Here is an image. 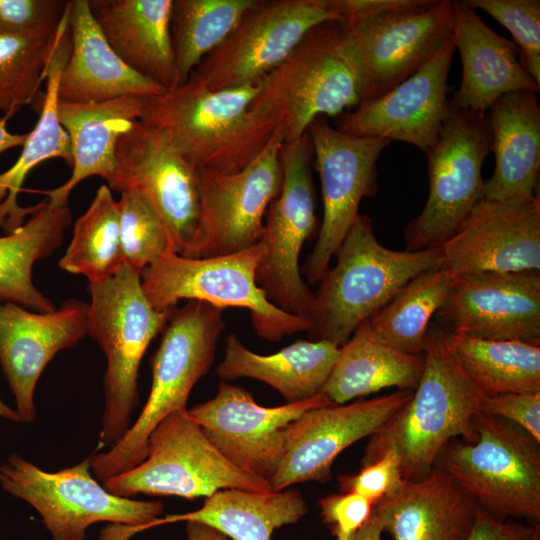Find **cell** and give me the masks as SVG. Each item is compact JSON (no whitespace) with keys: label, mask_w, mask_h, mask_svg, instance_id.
I'll list each match as a JSON object with an SVG mask.
<instances>
[{"label":"cell","mask_w":540,"mask_h":540,"mask_svg":"<svg viewBox=\"0 0 540 540\" xmlns=\"http://www.w3.org/2000/svg\"><path fill=\"white\" fill-rule=\"evenodd\" d=\"M258 92L259 81L211 90L192 72L185 83L149 97L139 121L195 169L237 172L258 156L277 129L251 109Z\"/></svg>","instance_id":"1"},{"label":"cell","mask_w":540,"mask_h":540,"mask_svg":"<svg viewBox=\"0 0 540 540\" xmlns=\"http://www.w3.org/2000/svg\"><path fill=\"white\" fill-rule=\"evenodd\" d=\"M423 356V373L412 397L369 437L361 460L365 466L392 450L407 481L425 478L450 440L475 439L473 418L485 396L461 369L440 326L428 329Z\"/></svg>","instance_id":"2"},{"label":"cell","mask_w":540,"mask_h":540,"mask_svg":"<svg viewBox=\"0 0 540 540\" xmlns=\"http://www.w3.org/2000/svg\"><path fill=\"white\" fill-rule=\"evenodd\" d=\"M336 264L321 278L306 316L308 337L344 345L355 329L419 273L439 266V246L396 251L376 238L359 214L337 249Z\"/></svg>","instance_id":"3"},{"label":"cell","mask_w":540,"mask_h":540,"mask_svg":"<svg viewBox=\"0 0 540 540\" xmlns=\"http://www.w3.org/2000/svg\"><path fill=\"white\" fill-rule=\"evenodd\" d=\"M224 329L223 310L210 303L187 300L173 309L152 358V385L141 413L119 442L89 456L98 481L103 483L141 463L158 423L172 412L187 410L193 387L214 362Z\"/></svg>","instance_id":"4"},{"label":"cell","mask_w":540,"mask_h":540,"mask_svg":"<svg viewBox=\"0 0 540 540\" xmlns=\"http://www.w3.org/2000/svg\"><path fill=\"white\" fill-rule=\"evenodd\" d=\"M140 277V271L124 263L110 278L88 286V335L106 358L104 409L96 451L114 446L129 430L138 405L142 358L174 309L156 310L144 294Z\"/></svg>","instance_id":"5"},{"label":"cell","mask_w":540,"mask_h":540,"mask_svg":"<svg viewBox=\"0 0 540 540\" xmlns=\"http://www.w3.org/2000/svg\"><path fill=\"white\" fill-rule=\"evenodd\" d=\"M342 31L340 20L317 25L259 80L251 109L282 131L284 143L302 138L317 118L339 117L359 105V81Z\"/></svg>","instance_id":"6"},{"label":"cell","mask_w":540,"mask_h":540,"mask_svg":"<svg viewBox=\"0 0 540 540\" xmlns=\"http://www.w3.org/2000/svg\"><path fill=\"white\" fill-rule=\"evenodd\" d=\"M476 437L454 438L438 453L434 468L450 476L497 519L540 520V443L504 419L473 418Z\"/></svg>","instance_id":"7"},{"label":"cell","mask_w":540,"mask_h":540,"mask_svg":"<svg viewBox=\"0 0 540 540\" xmlns=\"http://www.w3.org/2000/svg\"><path fill=\"white\" fill-rule=\"evenodd\" d=\"M261 242L242 251L207 258H187L170 252L141 271V286L159 311L175 308L180 300H200L222 310L248 309L256 333L269 342L308 330L305 318L271 303L256 283L264 257Z\"/></svg>","instance_id":"8"},{"label":"cell","mask_w":540,"mask_h":540,"mask_svg":"<svg viewBox=\"0 0 540 540\" xmlns=\"http://www.w3.org/2000/svg\"><path fill=\"white\" fill-rule=\"evenodd\" d=\"M110 493L185 499L210 497L225 489L269 492V481L249 474L227 460L208 440L187 410L163 418L149 435L145 459L104 481Z\"/></svg>","instance_id":"9"},{"label":"cell","mask_w":540,"mask_h":540,"mask_svg":"<svg viewBox=\"0 0 540 540\" xmlns=\"http://www.w3.org/2000/svg\"><path fill=\"white\" fill-rule=\"evenodd\" d=\"M343 22L360 104L386 94L421 69L452 38L453 1L414 0L406 7Z\"/></svg>","instance_id":"10"},{"label":"cell","mask_w":540,"mask_h":540,"mask_svg":"<svg viewBox=\"0 0 540 540\" xmlns=\"http://www.w3.org/2000/svg\"><path fill=\"white\" fill-rule=\"evenodd\" d=\"M0 487L33 507L52 540H85L98 522L143 526L160 517L163 504L107 491L93 476L89 457L55 472L17 453L0 463Z\"/></svg>","instance_id":"11"},{"label":"cell","mask_w":540,"mask_h":540,"mask_svg":"<svg viewBox=\"0 0 540 540\" xmlns=\"http://www.w3.org/2000/svg\"><path fill=\"white\" fill-rule=\"evenodd\" d=\"M492 152L486 113L449 104L438 138L426 154L429 194L422 211L405 228L407 251L441 245L483 199L482 165Z\"/></svg>","instance_id":"12"},{"label":"cell","mask_w":540,"mask_h":540,"mask_svg":"<svg viewBox=\"0 0 540 540\" xmlns=\"http://www.w3.org/2000/svg\"><path fill=\"white\" fill-rule=\"evenodd\" d=\"M284 143L277 128L258 156L237 172L197 170L200 212L187 258L233 254L260 242L266 211L283 182Z\"/></svg>","instance_id":"13"},{"label":"cell","mask_w":540,"mask_h":540,"mask_svg":"<svg viewBox=\"0 0 540 540\" xmlns=\"http://www.w3.org/2000/svg\"><path fill=\"white\" fill-rule=\"evenodd\" d=\"M312 155L307 133L281 147L283 182L265 214L260 240L265 254L256 273L271 303L305 319L314 293L302 279L299 256L316 228Z\"/></svg>","instance_id":"14"},{"label":"cell","mask_w":540,"mask_h":540,"mask_svg":"<svg viewBox=\"0 0 540 540\" xmlns=\"http://www.w3.org/2000/svg\"><path fill=\"white\" fill-rule=\"evenodd\" d=\"M307 134L321 181L323 219L301 273L315 284L360 214L362 199L377 193V160L390 141L347 134L325 117L314 120Z\"/></svg>","instance_id":"15"},{"label":"cell","mask_w":540,"mask_h":540,"mask_svg":"<svg viewBox=\"0 0 540 540\" xmlns=\"http://www.w3.org/2000/svg\"><path fill=\"white\" fill-rule=\"evenodd\" d=\"M339 20L327 0H257L193 73L211 90L258 82L314 27Z\"/></svg>","instance_id":"16"},{"label":"cell","mask_w":540,"mask_h":540,"mask_svg":"<svg viewBox=\"0 0 540 540\" xmlns=\"http://www.w3.org/2000/svg\"><path fill=\"white\" fill-rule=\"evenodd\" d=\"M331 404L320 392L305 401L266 407L248 390L221 381L212 399L187 414L227 460L270 482L284 455L286 428L306 411Z\"/></svg>","instance_id":"17"},{"label":"cell","mask_w":540,"mask_h":540,"mask_svg":"<svg viewBox=\"0 0 540 540\" xmlns=\"http://www.w3.org/2000/svg\"><path fill=\"white\" fill-rule=\"evenodd\" d=\"M116 161V172L107 186L120 193H139L163 223L174 251L182 254L199 220L197 169L139 120L119 137Z\"/></svg>","instance_id":"18"},{"label":"cell","mask_w":540,"mask_h":540,"mask_svg":"<svg viewBox=\"0 0 540 540\" xmlns=\"http://www.w3.org/2000/svg\"><path fill=\"white\" fill-rule=\"evenodd\" d=\"M439 253L454 277L540 270L539 197L480 200Z\"/></svg>","instance_id":"19"},{"label":"cell","mask_w":540,"mask_h":540,"mask_svg":"<svg viewBox=\"0 0 540 540\" xmlns=\"http://www.w3.org/2000/svg\"><path fill=\"white\" fill-rule=\"evenodd\" d=\"M411 390L310 409L285 432V450L270 480L273 491L307 481L331 478L336 457L353 443L370 437L412 397Z\"/></svg>","instance_id":"20"},{"label":"cell","mask_w":540,"mask_h":540,"mask_svg":"<svg viewBox=\"0 0 540 540\" xmlns=\"http://www.w3.org/2000/svg\"><path fill=\"white\" fill-rule=\"evenodd\" d=\"M436 315L447 333L540 345V270L454 277Z\"/></svg>","instance_id":"21"},{"label":"cell","mask_w":540,"mask_h":540,"mask_svg":"<svg viewBox=\"0 0 540 540\" xmlns=\"http://www.w3.org/2000/svg\"><path fill=\"white\" fill-rule=\"evenodd\" d=\"M89 303L65 300L50 312L0 302V367L22 423L37 416L34 393L48 363L88 335Z\"/></svg>","instance_id":"22"},{"label":"cell","mask_w":540,"mask_h":540,"mask_svg":"<svg viewBox=\"0 0 540 540\" xmlns=\"http://www.w3.org/2000/svg\"><path fill=\"white\" fill-rule=\"evenodd\" d=\"M454 50L451 38L412 76L381 97L337 117V129L355 136L409 143L427 154L449 108L447 81Z\"/></svg>","instance_id":"23"},{"label":"cell","mask_w":540,"mask_h":540,"mask_svg":"<svg viewBox=\"0 0 540 540\" xmlns=\"http://www.w3.org/2000/svg\"><path fill=\"white\" fill-rule=\"evenodd\" d=\"M453 11L452 38L462 64L461 82L450 100L453 106L486 113L506 93L539 91L513 42L489 28L465 0L453 1Z\"/></svg>","instance_id":"24"},{"label":"cell","mask_w":540,"mask_h":540,"mask_svg":"<svg viewBox=\"0 0 540 540\" xmlns=\"http://www.w3.org/2000/svg\"><path fill=\"white\" fill-rule=\"evenodd\" d=\"M71 48L58 82V98L95 103L123 96L153 97L167 89L130 68L111 48L91 14L89 0L68 4Z\"/></svg>","instance_id":"25"},{"label":"cell","mask_w":540,"mask_h":540,"mask_svg":"<svg viewBox=\"0 0 540 540\" xmlns=\"http://www.w3.org/2000/svg\"><path fill=\"white\" fill-rule=\"evenodd\" d=\"M478 508L450 476L433 468L421 480H405L372 512L394 540H466Z\"/></svg>","instance_id":"26"},{"label":"cell","mask_w":540,"mask_h":540,"mask_svg":"<svg viewBox=\"0 0 540 540\" xmlns=\"http://www.w3.org/2000/svg\"><path fill=\"white\" fill-rule=\"evenodd\" d=\"M173 0H89L92 16L115 53L166 89L178 85L171 42Z\"/></svg>","instance_id":"27"},{"label":"cell","mask_w":540,"mask_h":540,"mask_svg":"<svg viewBox=\"0 0 540 540\" xmlns=\"http://www.w3.org/2000/svg\"><path fill=\"white\" fill-rule=\"evenodd\" d=\"M148 98L123 96L95 103L58 100V117L71 141L73 164L64 184L44 192L50 203L68 204L71 191L91 176H100L107 183L113 178L118 139L141 119Z\"/></svg>","instance_id":"28"},{"label":"cell","mask_w":540,"mask_h":540,"mask_svg":"<svg viewBox=\"0 0 540 540\" xmlns=\"http://www.w3.org/2000/svg\"><path fill=\"white\" fill-rule=\"evenodd\" d=\"M495 167L485 179L486 200L533 197L540 169V106L536 91L518 90L489 108Z\"/></svg>","instance_id":"29"},{"label":"cell","mask_w":540,"mask_h":540,"mask_svg":"<svg viewBox=\"0 0 540 540\" xmlns=\"http://www.w3.org/2000/svg\"><path fill=\"white\" fill-rule=\"evenodd\" d=\"M339 349L328 341L298 340L274 354L260 355L245 347L236 334H230L216 373L222 380H259L277 390L287 403H297L322 391Z\"/></svg>","instance_id":"30"},{"label":"cell","mask_w":540,"mask_h":540,"mask_svg":"<svg viewBox=\"0 0 540 540\" xmlns=\"http://www.w3.org/2000/svg\"><path fill=\"white\" fill-rule=\"evenodd\" d=\"M71 48L68 6L59 23L56 44L46 75V91L39 119L27 134L22 152L8 170L0 173V229L14 232L33 212L35 205L21 207L17 196L28 173L41 162L61 158L72 167L73 153L70 138L58 117V82Z\"/></svg>","instance_id":"31"},{"label":"cell","mask_w":540,"mask_h":540,"mask_svg":"<svg viewBox=\"0 0 540 540\" xmlns=\"http://www.w3.org/2000/svg\"><path fill=\"white\" fill-rule=\"evenodd\" d=\"M307 511L302 494L293 488L269 492L225 489L207 497L194 511L158 517L138 531L176 522H197L233 540H271L275 529L298 522Z\"/></svg>","instance_id":"32"},{"label":"cell","mask_w":540,"mask_h":540,"mask_svg":"<svg viewBox=\"0 0 540 540\" xmlns=\"http://www.w3.org/2000/svg\"><path fill=\"white\" fill-rule=\"evenodd\" d=\"M71 223L66 205L46 198L19 228L0 237V302H11L36 312H50L55 304L32 280L34 264L52 255L62 244Z\"/></svg>","instance_id":"33"},{"label":"cell","mask_w":540,"mask_h":540,"mask_svg":"<svg viewBox=\"0 0 540 540\" xmlns=\"http://www.w3.org/2000/svg\"><path fill=\"white\" fill-rule=\"evenodd\" d=\"M423 369V353L408 354L381 343L371 335L366 320L340 347L321 392L334 404H345L384 388L414 391Z\"/></svg>","instance_id":"34"},{"label":"cell","mask_w":540,"mask_h":540,"mask_svg":"<svg viewBox=\"0 0 540 540\" xmlns=\"http://www.w3.org/2000/svg\"><path fill=\"white\" fill-rule=\"evenodd\" d=\"M445 337L463 372L484 395L540 392V345L447 332Z\"/></svg>","instance_id":"35"},{"label":"cell","mask_w":540,"mask_h":540,"mask_svg":"<svg viewBox=\"0 0 540 540\" xmlns=\"http://www.w3.org/2000/svg\"><path fill=\"white\" fill-rule=\"evenodd\" d=\"M453 283L454 276L439 266L419 273L367 320L371 335L395 350L421 355L430 320Z\"/></svg>","instance_id":"36"},{"label":"cell","mask_w":540,"mask_h":540,"mask_svg":"<svg viewBox=\"0 0 540 540\" xmlns=\"http://www.w3.org/2000/svg\"><path fill=\"white\" fill-rule=\"evenodd\" d=\"M257 0H174L171 42L178 85L219 46Z\"/></svg>","instance_id":"37"},{"label":"cell","mask_w":540,"mask_h":540,"mask_svg":"<svg viewBox=\"0 0 540 540\" xmlns=\"http://www.w3.org/2000/svg\"><path fill=\"white\" fill-rule=\"evenodd\" d=\"M123 265L118 200L102 184L88 209L77 219L59 267L95 283L110 278Z\"/></svg>","instance_id":"38"},{"label":"cell","mask_w":540,"mask_h":540,"mask_svg":"<svg viewBox=\"0 0 540 540\" xmlns=\"http://www.w3.org/2000/svg\"><path fill=\"white\" fill-rule=\"evenodd\" d=\"M55 33L0 31V111L8 119L35 101L46 79L56 44Z\"/></svg>","instance_id":"39"},{"label":"cell","mask_w":540,"mask_h":540,"mask_svg":"<svg viewBox=\"0 0 540 540\" xmlns=\"http://www.w3.org/2000/svg\"><path fill=\"white\" fill-rule=\"evenodd\" d=\"M120 194V240L124 263L141 272L175 251L166 228L145 199L134 190Z\"/></svg>","instance_id":"40"},{"label":"cell","mask_w":540,"mask_h":540,"mask_svg":"<svg viewBox=\"0 0 540 540\" xmlns=\"http://www.w3.org/2000/svg\"><path fill=\"white\" fill-rule=\"evenodd\" d=\"M503 25L520 51V61L532 79L540 85V1L539 0H465Z\"/></svg>","instance_id":"41"},{"label":"cell","mask_w":540,"mask_h":540,"mask_svg":"<svg viewBox=\"0 0 540 540\" xmlns=\"http://www.w3.org/2000/svg\"><path fill=\"white\" fill-rule=\"evenodd\" d=\"M67 4L62 0H0V31L55 33Z\"/></svg>","instance_id":"42"},{"label":"cell","mask_w":540,"mask_h":540,"mask_svg":"<svg viewBox=\"0 0 540 540\" xmlns=\"http://www.w3.org/2000/svg\"><path fill=\"white\" fill-rule=\"evenodd\" d=\"M342 492H353L364 496L374 505L384 497L398 491L404 484L400 460L397 454L389 450L376 461L362 466L353 475L339 476Z\"/></svg>","instance_id":"43"},{"label":"cell","mask_w":540,"mask_h":540,"mask_svg":"<svg viewBox=\"0 0 540 540\" xmlns=\"http://www.w3.org/2000/svg\"><path fill=\"white\" fill-rule=\"evenodd\" d=\"M323 522L336 540H348L369 519L373 504L353 492H342L323 497L319 501Z\"/></svg>","instance_id":"44"},{"label":"cell","mask_w":540,"mask_h":540,"mask_svg":"<svg viewBox=\"0 0 540 540\" xmlns=\"http://www.w3.org/2000/svg\"><path fill=\"white\" fill-rule=\"evenodd\" d=\"M481 412L514 423L540 443V392L485 395Z\"/></svg>","instance_id":"45"},{"label":"cell","mask_w":540,"mask_h":540,"mask_svg":"<svg viewBox=\"0 0 540 540\" xmlns=\"http://www.w3.org/2000/svg\"><path fill=\"white\" fill-rule=\"evenodd\" d=\"M515 521L500 520L478 508L471 532L466 540H527L534 530Z\"/></svg>","instance_id":"46"},{"label":"cell","mask_w":540,"mask_h":540,"mask_svg":"<svg viewBox=\"0 0 540 540\" xmlns=\"http://www.w3.org/2000/svg\"><path fill=\"white\" fill-rule=\"evenodd\" d=\"M340 21H352L411 5L414 0H327Z\"/></svg>","instance_id":"47"},{"label":"cell","mask_w":540,"mask_h":540,"mask_svg":"<svg viewBox=\"0 0 540 540\" xmlns=\"http://www.w3.org/2000/svg\"><path fill=\"white\" fill-rule=\"evenodd\" d=\"M185 540H229L216 529L197 522H185Z\"/></svg>","instance_id":"48"},{"label":"cell","mask_w":540,"mask_h":540,"mask_svg":"<svg viewBox=\"0 0 540 540\" xmlns=\"http://www.w3.org/2000/svg\"><path fill=\"white\" fill-rule=\"evenodd\" d=\"M382 532L379 519L371 512L367 522L356 532L354 540H381Z\"/></svg>","instance_id":"49"},{"label":"cell","mask_w":540,"mask_h":540,"mask_svg":"<svg viewBox=\"0 0 540 540\" xmlns=\"http://www.w3.org/2000/svg\"><path fill=\"white\" fill-rule=\"evenodd\" d=\"M7 118L0 120V153L17 146H23L27 134H14L6 128Z\"/></svg>","instance_id":"50"},{"label":"cell","mask_w":540,"mask_h":540,"mask_svg":"<svg viewBox=\"0 0 540 540\" xmlns=\"http://www.w3.org/2000/svg\"><path fill=\"white\" fill-rule=\"evenodd\" d=\"M0 418L15 422V423H22L21 418L16 411V409H12L9 407L6 403H4L0 399Z\"/></svg>","instance_id":"51"},{"label":"cell","mask_w":540,"mask_h":540,"mask_svg":"<svg viewBox=\"0 0 540 540\" xmlns=\"http://www.w3.org/2000/svg\"><path fill=\"white\" fill-rule=\"evenodd\" d=\"M527 540H540V527L539 524L535 525L533 532Z\"/></svg>","instance_id":"52"},{"label":"cell","mask_w":540,"mask_h":540,"mask_svg":"<svg viewBox=\"0 0 540 540\" xmlns=\"http://www.w3.org/2000/svg\"><path fill=\"white\" fill-rule=\"evenodd\" d=\"M354 538H355V535L353 537H351L350 539H348V540H354Z\"/></svg>","instance_id":"53"}]
</instances>
